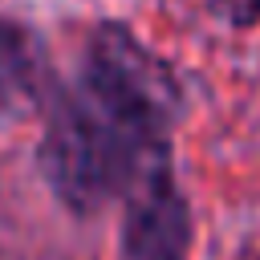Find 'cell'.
I'll use <instances>...</instances> for the list:
<instances>
[{
  "label": "cell",
  "mask_w": 260,
  "mask_h": 260,
  "mask_svg": "<svg viewBox=\"0 0 260 260\" xmlns=\"http://www.w3.org/2000/svg\"><path fill=\"white\" fill-rule=\"evenodd\" d=\"M167 158V146H146L102 114L77 85L49 102L37 162L57 199L81 215L130 195L138 179Z\"/></svg>",
  "instance_id": "6da1fadb"
},
{
  "label": "cell",
  "mask_w": 260,
  "mask_h": 260,
  "mask_svg": "<svg viewBox=\"0 0 260 260\" xmlns=\"http://www.w3.org/2000/svg\"><path fill=\"white\" fill-rule=\"evenodd\" d=\"M77 89L146 146H167V130L183 110L179 77L126 24H98L89 32Z\"/></svg>",
  "instance_id": "7a4b0ae2"
},
{
  "label": "cell",
  "mask_w": 260,
  "mask_h": 260,
  "mask_svg": "<svg viewBox=\"0 0 260 260\" xmlns=\"http://www.w3.org/2000/svg\"><path fill=\"white\" fill-rule=\"evenodd\" d=\"M191 248V207L162 158L150 167L126 203L122 260H187Z\"/></svg>",
  "instance_id": "3957f363"
},
{
  "label": "cell",
  "mask_w": 260,
  "mask_h": 260,
  "mask_svg": "<svg viewBox=\"0 0 260 260\" xmlns=\"http://www.w3.org/2000/svg\"><path fill=\"white\" fill-rule=\"evenodd\" d=\"M41 49L16 20H0V110H16L41 89Z\"/></svg>",
  "instance_id": "277c9868"
},
{
  "label": "cell",
  "mask_w": 260,
  "mask_h": 260,
  "mask_svg": "<svg viewBox=\"0 0 260 260\" xmlns=\"http://www.w3.org/2000/svg\"><path fill=\"white\" fill-rule=\"evenodd\" d=\"M219 20L236 24V28H248L260 20V0H203Z\"/></svg>",
  "instance_id": "5b68a950"
}]
</instances>
